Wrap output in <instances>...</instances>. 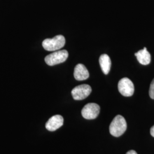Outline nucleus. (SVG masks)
I'll list each match as a JSON object with an SVG mask.
<instances>
[{"label": "nucleus", "mask_w": 154, "mask_h": 154, "mask_svg": "<svg viewBox=\"0 0 154 154\" xmlns=\"http://www.w3.org/2000/svg\"><path fill=\"white\" fill-rule=\"evenodd\" d=\"M126 130V121L125 118L121 115L116 116L111 122L109 127L110 134L116 137L121 136Z\"/></svg>", "instance_id": "nucleus-1"}, {"label": "nucleus", "mask_w": 154, "mask_h": 154, "mask_svg": "<svg viewBox=\"0 0 154 154\" xmlns=\"http://www.w3.org/2000/svg\"><path fill=\"white\" fill-rule=\"evenodd\" d=\"M65 38L62 35H58L53 38L45 39L42 46L47 51H56L62 48L65 45Z\"/></svg>", "instance_id": "nucleus-2"}, {"label": "nucleus", "mask_w": 154, "mask_h": 154, "mask_svg": "<svg viewBox=\"0 0 154 154\" xmlns=\"http://www.w3.org/2000/svg\"><path fill=\"white\" fill-rule=\"evenodd\" d=\"M69 56V53L66 50H62L55 51L45 58V61L47 65L54 66L66 61Z\"/></svg>", "instance_id": "nucleus-3"}, {"label": "nucleus", "mask_w": 154, "mask_h": 154, "mask_svg": "<svg viewBox=\"0 0 154 154\" xmlns=\"http://www.w3.org/2000/svg\"><path fill=\"white\" fill-rule=\"evenodd\" d=\"M118 90L124 97H131L134 93V85L128 78H123L118 82Z\"/></svg>", "instance_id": "nucleus-4"}, {"label": "nucleus", "mask_w": 154, "mask_h": 154, "mask_svg": "<svg viewBox=\"0 0 154 154\" xmlns=\"http://www.w3.org/2000/svg\"><path fill=\"white\" fill-rule=\"evenodd\" d=\"M92 91L90 86L86 84L77 86L72 91V98L77 100H81L86 98Z\"/></svg>", "instance_id": "nucleus-5"}, {"label": "nucleus", "mask_w": 154, "mask_h": 154, "mask_svg": "<svg viewBox=\"0 0 154 154\" xmlns=\"http://www.w3.org/2000/svg\"><path fill=\"white\" fill-rule=\"evenodd\" d=\"M82 116L86 119H95L100 112L99 105L94 103H90L85 105L82 110Z\"/></svg>", "instance_id": "nucleus-6"}, {"label": "nucleus", "mask_w": 154, "mask_h": 154, "mask_svg": "<svg viewBox=\"0 0 154 154\" xmlns=\"http://www.w3.org/2000/svg\"><path fill=\"white\" fill-rule=\"evenodd\" d=\"M63 118L60 115L51 117L46 123V128L50 131H54L63 125Z\"/></svg>", "instance_id": "nucleus-7"}, {"label": "nucleus", "mask_w": 154, "mask_h": 154, "mask_svg": "<svg viewBox=\"0 0 154 154\" xmlns=\"http://www.w3.org/2000/svg\"><path fill=\"white\" fill-rule=\"evenodd\" d=\"M74 76L77 81H83L88 78L89 72L84 65L79 63L74 69Z\"/></svg>", "instance_id": "nucleus-8"}, {"label": "nucleus", "mask_w": 154, "mask_h": 154, "mask_svg": "<svg viewBox=\"0 0 154 154\" xmlns=\"http://www.w3.org/2000/svg\"><path fill=\"white\" fill-rule=\"evenodd\" d=\"M135 55L137 57L139 62L143 65H147L151 62V55L146 48L139 50L135 54Z\"/></svg>", "instance_id": "nucleus-9"}, {"label": "nucleus", "mask_w": 154, "mask_h": 154, "mask_svg": "<svg viewBox=\"0 0 154 154\" xmlns=\"http://www.w3.org/2000/svg\"><path fill=\"white\" fill-rule=\"evenodd\" d=\"M99 61L102 72L106 75L108 74L110 72L111 65V62L109 56L106 54H103L99 57Z\"/></svg>", "instance_id": "nucleus-10"}, {"label": "nucleus", "mask_w": 154, "mask_h": 154, "mask_svg": "<svg viewBox=\"0 0 154 154\" xmlns=\"http://www.w3.org/2000/svg\"><path fill=\"white\" fill-rule=\"evenodd\" d=\"M149 95L151 99H154V79L150 85L149 90Z\"/></svg>", "instance_id": "nucleus-11"}, {"label": "nucleus", "mask_w": 154, "mask_h": 154, "mask_svg": "<svg viewBox=\"0 0 154 154\" xmlns=\"http://www.w3.org/2000/svg\"><path fill=\"white\" fill-rule=\"evenodd\" d=\"M150 134H151V136L154 138V125L150 129Z\"/></svg>", "instance_id": "nucleus-12"}, {"label": "nucleus", "mask_w": 154, "mask_h": 154, "mask_svg": "<svg viewBox=\"0 0 154 154\" xmlns=\"http://www.w3.org/2000/svg\"><path fill=\"white\" fill-rule=\"evenodd\" d=\"M126 154H138L137 152L134 150H130L127 152Z\"/></svg>", "instance_id": "nucleus-13"}]
</instances>
